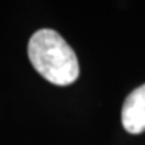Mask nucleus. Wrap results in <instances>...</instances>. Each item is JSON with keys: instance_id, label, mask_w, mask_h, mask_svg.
<instances>
[{"instance_id": "obj_2", "label": "nucleus", "mask_w": 145, "mask_h": 145, "mask_svg": "<svg viewBox=\"0 0 145 145\" xmlns=\"http://www.w3.org/2000/svg\"><path fill=\"white\" fill-rule=\"evenodd\" d=\"M124 129L130 135L145 132V83L135 89L125 98L121 110Z\"/></svg>"}, {"instance_id": "obj_1", "label": "nucleus", "mask_w": 145, "mask_h": 145, "mask_svg": "<svg viewBox=\"0 0 145 145\" xmlns=\"http://www.w3.org/2000/svg\"><path fill=\"white\" fill-rule=\"evenodd\" d=\"M28 58L36 71L54 85L67 86L79 77L75 52L54 30L43 28L30 38Z\"/></svg>"}]
</instances>
